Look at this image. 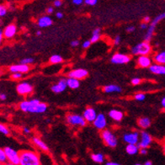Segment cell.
Wrapping results in <instances>:
<instances>
[{"instance_id":"cell-40","label":"cell","mask_w":165,"mask_h":165,"mask_svg":"<svg viewBox=\"0 0 165 165\" xmlns=\"http://www.w3.org/2000/svg\"><path fill=\"white\" fill-rule=\"evenodd\" d=\"M83 2L84 0H72V3L77 5H80L81 4H83Z\"/></svg>"},{"instance_id":"cell-41","label":"cell","mask_w":165,"mask_h":165,"mask_svg":"<svg viewBox=\"0 0 165 165\" xmlns=\"http://www.w3.org/2000/svg\"><path fill=\"white\" fill-rule=\"evenodd\" d=\"M54 5L56 7H60L62 5V1L61 0H56L55 3H54Z\"/></svg>"},{"instance_id":"cell-1","label":"cell","mask_w":165,"mask_h":165,"mask_svg":"<svg viewBox=\"0 0 165 165\" xmlns=\"http://www.w3.org/2000/svg\"><path fill=\"white\" fill-rule=\"evenodd\" d=\"M20 110L24 112H30V113H44L47 111V105L38 99L26 100L20 103Z\"/></svg>"},{"instance_id":"cell-44","label":"cell","mask_w":165,"mask_h":165,"mask_svg":"<svg viewBox=\"0 0 165 165\" xmlns=\"http://www.w3.org/2000/svg\"><path fill=\"white\" fill-rule=\"evenodd\" d=\"M6 95H5V93H1V94H0V99H1V100H5V99H6Z\"/></svg>"},{"instance_id":"cell-55","label":"cell","mask_w":165,"mask_h":165,"mask_svg":"<svg viewBox=\"0 0 165 165\" xmlns=\"http://www.w3.org/2000/svg\"><path fill=\"white\" fill-rule=\"evenodd\" d=\"M144 21L146 22V23H147V22H149V21H150V18H149V17H145V18H144Z\"/></svg>"},{"instance_id":"cell-46","label":"cell","mask_w":165,"mask_h":165,"mask_svg":"<svg viewBox=\"0 0 165 165\" xmlns=\"http://www.w3.org/2000/svg\"><path fill=\"white\" fill-rule=\"evenodd\" d=\"M140 153H141V154H147V150H146V148H141Z\"/></svg>"},{"instance_id":"cell-39","label":"cell","mask_w":165,"mask_h":165,"mask_svg":"<svg viewBox=\"0 0 165 165\" xmlns=\"http://www.w3.org/2000/svg\"><path fill=\"white\" fill-rule=\"evenodd\" d=\"M91 41H84V44H83V47L84 48H88V47H90V44H91Z\"/></svg>"},{"instance_id":"cell-32","label":"cell","mask_w":165,"mask_h":165,"mask_svg":"<svg viewBox=\"0 0 165 165\" xmlns=\"http://www.w3.org/2000/svg\"><path fill=\"white\" fill-rule=\"evenodd\" d=\"M145 98H146V96L144 93H136L135 95V99L138 101H142L145 99Z\"/></svg>"},{"instance_id":"cell-51","label":"cell","mask_w":165,"mask_h":165,"mask_svg":"<svg viewBox=\"0 0 165 165\" xmlns=\"http://www.w3.org/2000/svg\"><path fill=\"white\" fill-rule=\"evenodd\" d=\"M147 27H148V25H147L146 23H145V24L143 23V24L141 25V28H142V29H146Z\"/></svg>"},{"instance_id":"cell-4","label":"cell","mask_w":165,"mask_h":165,"mask_svg":"<svg viewBox=\"0 0 165 165\" xmlns=\"http://www.w3.org/2000/svg\"><path fill=\"white\" fill-rule=\"evenodd\" d=\"M5 151L8 160L11 163H13V164H20V154L14 149L11 148H5Z\"/></svg>"},{"instance_id":"cell-47","label":"cell","mask_w":165,"mask_h":165,"mask_svg":"<svg viewBox=\"0 0 165 165\" xmlns=\"http://www.w3.org/2000/svg\"><path fill=\"white\" fill-rule=\"evenodd\" d=\"M3 36H4V33H3L2 30H0V45H1V42L3 41Z\"/></svg>"},{"instance_id":"cell-53","label":"cell","mask_w":165,"mask_h":165,"mask_svg":"<svg viewBox=\"0 0 165 165\" xmlns=\"http://www.w3.org/2000/svg\"><path fill=\"white\" fill-rule=\"evenodd\" d=\"M162 106L163 107V109H165V97L162 99Z\"/></svg>"},{"instance_id":"cell-48","label":"cell","mask_w":165,"mask_h":165,"mask_svg":"<svg viewBox=\"0 0 165 165\" xmlns=\"http://www.w3.org/2000/svg\"><path fill=\"white\" fill-rule=\"evenodd\" d=\"M99 32H100V30H99V29H95V30L93 31V35L99 34Z\"/></svg>"},{"instance_id":"cell-36","label":"cell","mask_w":165,"mask_h":165,"mask_svg":"<svg viewBox=\"0 0 165 165\" xmlns=\"http://www.w3.org/2000/svg\"><path fill=\"white\" fill-rule=\"evenodd\" d=\"M98 0H85V3H86V5H91V6H93V5H95L97 4Z\"/></svg>"},{"instance_id":"cell-20","label":"cell","mask_w":165,"mask_h":165,"mask_svg":"<svg viewBox=\"0 0 165 165\" xmlns=\"http://www.w3.org/2000/svg\"><path fill=\"white\" fill-rule=\"evenodd\" d=\"M52 25V20L48 16H43L38 20V26L41 28H45L47 26H50Z\"/></svg>"},{"instance_id":"cell-34","label":"cell","mask_w":165,"mask_h":165,"mask_svg":"<svg viewBox=\"0 0 165 165\" xmlns=\"http://www.w3.org/2000/svg\"><path fill=\"white\" fill-rule=\"evenodd\" d=\"M7 13V9L5 6L3 5H0V16H4Z\"/></svg>"},{"instance_id":"cell-29","label":"cell","mask_w":165,"mask_h":165,"mask_svg":"<svg viewBox=\"0 0 165 165\" xmlns=\"http://www.w3.org/2000/svg\"><path fill=\"white\" fill-rule=\"evenodd\" d=\"M50 62L51 63H60L63 62V58L59 55H53L50 57Z\"/></svg>"},{"instance_id":"cell-35","label":"cell","mask_w":165,"mask_h":165,"mask_svg":"<svg viewBox=\"0 0 165 165\" xmlns=\"http://www.w3.org/2000/svg\"><path fill=\"white\" fill-rule=\"evenodd\" d=\"M21 72H13V75H12V78L14 79H20V78H21Z\"/></svg>"},{"instance_id":"cell-17","label":"cell","mask_w":165,"mask_h":165,"mask_svg":"<svg viewBox=\"0 0 165 165\" xmlns=\"http://www.w3.org/2000/svg\"><path fill=\"white\" fill-rule=\"evenodd\" d=\"M150 71L155 74H163L165 75V66L162 64H155L149 67Z\"/></svg>"},{"instance_id":"cell-14","label":"cell","mask_w":165,"mask_h":165,"mask_svg":"<svg viewBox=\"0 0 165 165\" xmlns=\"http://www.w3.org/2000/svg\"><path fill=\"white\" fill-rule=\"evenodd\" d=\"M10 72H21V73H25L27 72L30 70V68L27 64H20V65H13L9 68Z\"/></svg>"},{"instance_id":"cell-49","label":"cell","mask_w":165,"mask_h":165,"mask_svg":"<svg viewBox=\"0 0 165 165\" xmlns=\"http://www.w3.org/2000/svg\"><path fill=\"white\" fill-rule=\"evenodd\" d=\"M63 17V14L60 13V12L57 13V18H58V19H62Z\"/></svg>"},{"instance_id":"cell-10","label":"cell","mask_w":165,"mask_h":165,"mask_svg":"<svg viewBox=\"0 0 165 165\" xmlns=\"http://www.w3.org/2000/svg\"><path fill=\"white\" fill-rule=\"evenodd\" d=\"M32 90H33L32 86L28 83H21L17 86V92L22 95L30 93L32 92Z\"/></svg>"},{"instance_id":"cell-9","label":"cell","mask_w":165,"mask_h":165,"mask_svg":"<svg viewBox=\"0 0 165 165\" xmlns=\"http://www.w3.org/2000/svg\"><path fill=\"white\" fill-rule=\"evenodd\" d=\"M152 142V137L147 132H142V136H141V141L137 144V147L139 148H147L150 145Z\"/></svg>"},{"instance_id":"cell-11","label":"cell","mask_w":165,"mask_h":165,"mask_svg":"<svg viewBox=\"0 0 165 165\" xmlns=\"http://www.w3.org/2000/svg\"><path fill=\"white\" fill-rule=\"evenodd\" d=\"M93 125L94 127L98 128V129H104L106 127V118L105 116L103 114L98 115L96 116L95 120L93 121Z\"/></svg>"},{"instance_id":"cell-18","label":"cell","mask_w":165,"mask_h":165,"mask_svg":"<svg viewBox=\"0 0 165 165\" xmlns=\"http://www.w3.org/2000/svg\"><path fill=\"white\" fill-rule=\"evenodd\" d=\"M16 33V26L14 25H9L5 28L4 31V36L6 38H12Z\"/></svg>"},{"instance_id":"cell-21","label":"cell","mask_w":165,"mask_h":165,"mask_svg":"<svg viewBox=\"0 0 165 165\" xmlns=\"http://www.w3.org/2000/svg\"><path fill=\"white\" fill-rule=\"evenodd\" d=\"M109 115H110V118H112L114 121H120L123 118L122 112H121V111L116 110H110V113H109Z\"/></svg>"},{"instance_id":"cell-12","label":"cell","mask_w":165,"mask_h":165,"mask_svg":"<svg viewBox=\"0 0 165 165\" xmlns=\"http://www.w3.org/2000/svg\"><path fill=\"white\" fill-rule=\"evenodd\" d=\"M68 75L71 78L81 79V78H84L85 77L88 76V71L85 69H83V68H79V69H76V70H73L72 72H70Z\"/></svg>"},{"instance_id":"cell-5","label":"cell","mask_w":165,"mask_h":165,"mask_svg":"<svg viewBox=\"0 0 165 165\" xmlns=\"http://www.w3.org/2000/svg\"><path fill=\"white\" fill-rule=\"evenodd\" d=\"M101 136L103 140L105 141V142L108 146H110L111 148L116 147V145H117V139L115 138V136L110 131H108V130L103 131H102Z\"/></svg>"},{"instance_id":"cell-24","label":"cell","mask_w":165,"mask_h":165,"mask_svg":"<svg viewBox=\"0 0 165 165\" xmlns=\"http://www.w3.org/2000/svg\"><path fill=\"white\" fill-rule=\"evenodd\" d=\"M139 148L136 145V144H128L127 147V152L130 155H134L138 152Z\"/></svg>"},{"instance_id":"cell-59","label":"cell","mask_w":165,"mask_h":165,"mask_svg":"<svg viewBox=\"0 0 165 165\" xmlns=\"http://www.w3.org/2000/svg\"><path fill=\"white\" fill-rule=\"evenodd\" d=\"M0 164H1V163H0Z\"/></svg>"},{"instance_id":"cell-27","label":"cell","mask_w":165,"mask_h":165,"mask_svg":"<svg viewBox=\"0 0 165 165\" xmlns=\"http://www.w3.org/2000/svg\"><path fill=\"white\" fill-rule=\"evenodd\" d=\"M155 62L158 64H165V51L158 53L155 57Z\"/></svg>"},{"instance_id":"cell-54","label":"cell","mask_w":165,"mask_h":165,"mask_svg":"<svg viewBox=\"0 0 165 165\" xmlns=\"http://www.w3.org/2000/svg\"><path fill=\"white\" fill-rule=\"evenodd\" d=\"M47 13L48 14L53 13V9H52V8H49V9H47Z\"/></svg>"},{"instance_id":"cell-15","label":"cell","mask_w":165,"mask_h":165,"mask_svg":"<svg viewBox=\"0 0 165 165\" xmlns=\"http://www.w3.org/2000/svg\"><path fill=\"white\" fill-rule=\"evenodd\" d=\"M96 116H97L96 112L92 108H87L84 112V117L89 122H93V121L95 120Z\"/></svg>"},{"instance_id":"cell-23","label":"cell","mask_w":165,"mask_h":165,"mask_svg":"<svg viewBox=\"0 0 165 165\" xmlns=\"http://www.w3.org/2000/svg\"><path fill=\"white\" fill-rule=\"evenodd\" d=\"M104 90H105V93H113V92L120 93V92H121V87H119L117 85H108V86H105L104 88Z\"/></svg>"},{"instance_id":"cell-42","label":"cell","mask_w":165,"mask_h":165,"mask_svg":"<svg viewBox=\"0 0 165 165\" xmlns=\"http://www.w3.org/2000/svg\"><path fill=\"white\" fill-rule=\"evenodd\" d=\"M120 41H121V37L118 35V36H116L115 39V45H119V44H120Z\"/></svg>"},{"instance_id":"cell-2","label":"cell","mask_w":165,"mask_h":165,"mask_svg":"<svg viewBox=\"0 0 165 165\" xmlns=\"http://www.w3.org/2000/svg\"><path fill=\"white\" fill-rule=\"evenodd\" d=\"M20 163L21 165H39L40 159L36 153L29 151H24L20 153Z\"/></svg>"},{"instance_id":"cell-56","label":"cell","mask_w":165,"mask_h":165,"mask_svg":"<svg viewBox=\"0 0 165 165\" xmlns=\"http://www.w3.org/2000/svg\"><path fill=\"white\" fill-rule=\"evenodd\" d=\"M145 165H152V162L148 161V162H146V163H145Z\"/></svg>"},{"instance_id":"cell-22","label":"cell","mask_w":165,"mask_h":165,"mask_svg":"<svg viewBox=\"0 0 165 165\" xmlns=\"http://www.w3.org/2000/svg\"><path fill=\"white\" fill-rule=\"evenodd\" d=\"M67 84H68V87L73 89H78L80 85L78 79H77L75 78H71V77H69V78L67 80Z\"/></svg>"},{"instance_id":"cell-16","label":"cell","mask_w":165,"mask_h":165,"mask_svg":"<svg viewBox=\"0 0 165 165\" xmlns=\"http://www.w3.org/2000/svg\"><path fill=\"white\" fill-rule=\"evenodd\" d=\"M68 87V84H67V80H60L57 84H55L54 86L51 87V90L56 93H59L63 92Z\"/></svg>"},{"instance_id":"cell-3","label":"cell","mask_w":165,"mask_h":165,"mask_svg":"<svg viewBox=\"0 0 165 165\" xmlns=\"http://www.w3.org/2000/svg\"><path fill=\"white\" fill-rule=\"evenodd\" d=\"M131 51L134 55H148L151 51V46L149 45L148 41H144L133 47Z\"/></svg>"},{"instance_id":"cell-50","label":"cell","mask_w":165,"mask_h":165,"mask_svg":"<svg viewBox=\"0 0 165 165\" xmlns=\"http://www.w3.org/2000/svg\"><path fill=\"white\" fill-rule=\"evenodd\" d=\"M24 132L26 133V134H28V133H30V130L29 128H27V127H25V128H24Z\"/></svg>"},{"instance_id":"cell-7","label":"cell","mask_w":165,"mask_h":165,"mask_svg":"<svg viewBox=\"0 0 165 165\" xmlns=\"http://www.w3.org/2000/svg\"><path fill=\"white\" fill-rule=\"evenodd\" d=\"M68 122L72 126L84 127L86 124V120L79 115H70L68 116Z\"/></svg>"},{"instance_id":"cell-8","label":"cell","mask_w":165,"mask_h":165,"mask_svg":"<svg viewBox=\"0 0 165 165\" xmlns=\"http://www.w3.org/2000/svg\"><path fill=\"white\" fill-rule=\"evenodd\" d=\"M129 62H130V57L121 53H116L111 58V63L115 64H124Z\"/></svg>"},{"instance_id":"cell-38","label":"cell","mask_w":165,"mask_h":165,"mask_svg":"<svg viewBox=\"0 0 165 165\" xmlns=\"http://www.w3.org/2000/svg\"><path fill=\"white\" fill-rule=\"evenodd\" d=\"M140 82H141V79L136 78H133V79L131 80V84H132L133 85H137V84H139Z\"/></svg>"},{"instance_id":"cell-19","label":"cell","mask_w":165,"mask_h":165,"mask_svg":"<svg viewBox=\"0 0 165 165\" xmlns=\"http://www.w3.org/2000/svg\"><path fill=\"white\" fill-rule=\"evenodd\" d=\"M137 63L142 68H149L151 66V59L147 56H141L137 60Z\"/></svg>"},{"instance_id":"cell-33","label":"cell","mask_w":165,"mask_h":165,"mask_svg":"<svg viewBox=\"0 0 165 165\" xmlns=\"http://www.w3.org/2000/svg\"><path fill=\"white\" fill-rule=\"evenodd\" d=\"M32 63H34V59H33V58H30V57L21 60V63L23 64H27V65H28V64Z\"/></svg>"},{"instance_id":"cell-43","label":"cell","mask_w":165,"mask_h":165,"mask_svg":"<svg viewBox=\"0 0 165 165\" xmlns=\"http://www.w3.org/2000/svg\"><path fill=\"white\" fill-rule=\"evenodd\" d=\"M78 44H79L78 41H72V43H71V46L74 47H77V46H78Z\"/></svg>"},{"instance_id":"cell-26","label":"cell","mask_w":165,"mask_h":165,"mask_svg":"<svg viewBox=\"0 0 165 165\" xmlns=\"http://www.w3.org/2000/svg\"><path fill=\"white\" fill-rule=\"evenodd\" d=\"M138 124H139V126L141 127H142V128H148L149 126H150V124H151V121H150V120L147 117H143V118H141L139 120V121H138Z\"/></svg>"},{"instance_id":"cell-13","label":"cell","mask_w":165,"mask_h":165,"mask_svg":"<svg viewBox=\"0 0 165 165\" xmlns=\"http://www.w3.org/2000/svg\"><path fill=\"white\" fill-rule=\"evenodd\" d=\"M138 138H139V134L137 132L125 134L123 137L124 141L128 144H136L138 142Z\"/></svg>"},{"instance_id":"cell-58","label":"cell","mask_w":165,"mask_h":165,"mask_svg":"<svg viewBox=\"0 0 165 165\" xmlns=\"http://www.w3.org/2000/svg\"><path fill=\"white\" fill-rule=\"evenodd\" d=\"M163 150H164V152H165V145H164V148H163Z\"/></svg>"},{"instance_id":"cell-31","label":"cell","mask_w":165,"mask_h":165,"mask_svg":"<svg viewBox=\"0 0 165 165\" xmlns=\"http://www.w3.org/2000/svg\"><path fill=\"white\" fill-rule=\"evenodd\" d=\"M0 132L5 134V135H9V129L7 127L4 126L3 124H0Z\"/></svg>"},{"instance_id":"cell-6","label":"cell","mask_w":165,"mask_h":165,"mask_svg":"<svg viewBox=\"0 0 165 165\" xmlns=\"http://www.w3.org/2000/svg\"><path fill=\"white\" fill-rule=\"evenodd\" d=\"M163 19H165V13L159 14L157 17H156L154 20H153V21H152V23H151V26H150V27L148 28L147 35H146V36H145V41H149L151 40L152 34H153V31H154V30H155V26H156L157 24L160 21V20H162Z\"/></svg>"},{"instance_id":"cell-28","label":"cell","mask_w":165,"mask_h":165,"mask_svg":"<svg viewBox=\"0 0 165 165\" xmlns=\"http://www.w3.org/2000/svg\"><path fill=\"white\" fill-rule=\"evenodd\" d=\"M92 160L95 163H104V156L100 154V153H97V154H93L92 155Z\"/></svg>"},{"instance_id":"cell-37","label":"cell","mask_w":165,"mask_h":165,"mask_svg":"<svg viewBox=\"0 0 165 165\" xmlns=\"http://www.w3.org/2000/svg\"><path fill=\"white\" fill-rule=\"evenodd\" d=\"M99 34L93 35V36H92V38H91V42H96V41H99Z\"/></svg>"},{"instance_id":"cell-25","label":"cell","mask_w":165,"mask_h":165,"mask_svg":"<svg viewBox=\"0 0 165 165\" xmlns=\"http://www.w3.org/2000/svg\"><path fill=\"white\" fill-rule=\"evenodd\" d=\"M33 142H34L38 148H40L43 151H48V147H47L46 144L43 142L41 140H40L37 137H34L33 138Z\"/></svg>"},{"instance_id":"cell-57","label":"cell","mask_w":165,"mask_h":165,"mask_svg":"<svg viewBox=\"0 0 165 165\" xmlns=\"http://www.w3.org/2000/svg\"><path fill=\"white\" fill-rule=\"evenodd\" d=\"M36 34H37V35H41V32L40 30H38V31L36 32Z\"/></svg>"},{"instance_id":"cell-45","label":"cell","mask_w":165,"mask_h":165,"mask_svg":"<svg viewBox=\"0 0 165 165\" xmlns=\"http://www.w3.org/2000/svg\"><path fill=\"white\" fill-rule=\"evenodd\" d=\"M134 30H135V28L133 27V26H131V27H128L127 29V32H132V31H134Z\"/></svg>"},{"instance_id":"cell-30","label":"cell","mask_w":165,"mask_h":165,"mask_svg":"<svg viewBox=\"0 0 165 165\" xmlns=\"http://www.w3.org/2000/svg\"><path fill=\"white\" fill-rule=\"evenodd\" d=\"M7 160H8V158H7V156H6L5 149H1L0 148V163H6Z\"/></svg>"},{"instance_id":"cell-52","label":"cell","mask_w":165,"mask_h":165,"mask_svg":"<svg viewBox=\"0 0 165 165\" xmlns=\"http://www.w3.org/2000/svg\"><path fill=\"white\" fill-rule=\"evenodd\" d=\"M107 165H118L117 163H114V162H109V163H106Z\"/></svg>"}]
</instances>
